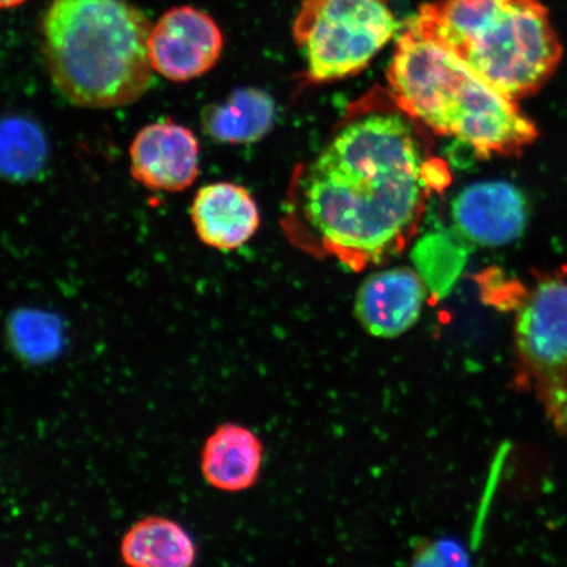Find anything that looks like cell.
<instances>
[{
  "instance_id": "obj_14",
  "label": "cell",
  "mask_w": 567,
  "mask_h": 567,
  "mask_svg": "<svg viewBox=\"0 0 567 567\" xmlns=\"http://www.w3.org/2000/svg\"><path fill=\"white\" fill-rule=\"evenodd\" d=\"M120 555L133 567H188L196 561L193 537L165 516H145L126 530Z\"/></svg>"
},
{
  "instance_id": "obj_8",
  "label": "cell",
  "mask_w": 567,
  "mask_h": 567,
  "mask_svg": "<svg viewBox=\"0 0 567 567\" xmlns=\"http://www.w3.org/2000/svg\"><path fill=\"white\" fill-rule=\"evenodd\" d=\"M130 157L133 179L155 193H183L200 174L196 134L173 120L142 127L132 141Z\"/></svg>"
},
{
  "instance_id": "obj_15",
  "label": "cell",
  "mask_w": 567,
  "mask_h": 567,
  "mask_svg": "<svg viewBox=\"0 0 567 567\" xmlns=\"http://www.w3.org/2000/svg\"><path fill=\"white\" fill-rule=\"evenodd\" d=\"M47 158L45 138L40 127L24 118L11 117L3 123L2 168L12 181L30 179Z\"/></svg>"
},
{
  "instance_id": "obj_7",
  "label": "cell",
  "mask_w": 567,
  "mask_h": 567,
  "mask_svg": "<svg viewBox=\"0 0 567 567\" xmlns=\"http://www.w3.org/2000/svg\"><path fill=\"white\" fill-rule=\"evenodd\" d=\"M224 45V33L215 19L193 6L166 11L148 34L154 73L175 83L209 73L221 59Z\"/></svg>"
},
{
  "instance_id": "obj_9",
  "label": "cell",
  "mask_w": 567,
  "mask_h": 567,
  "mask_svg": "<svg viewBox=\"0 0 567 567\" xmlns=\"http://www.w3.org/2000/svg\"><path fill=\"white\" fill-rule=\"evenodd\" d=\"M456 228L472 243L498 247L526 230L528 205L519 188L507 182H482L461 190L452 203Z\"/></svg>"
},
{
  "instance_id": "obj_6",
  "label": "cell",
  "mask_w": 567,
  "mask_h": 567,
  "mask_svg": "<svg viewBox=\"0 0 567 567\" xmlns=\"http://www.w3.org/2000/svg\"><path fill=\"white\" fill-rule=\"evenodd\" d=\"M517 353L559 429L567 425V275H548L517 308Z\"/></svg>"
},
{
  "instance_id": "obj_11",
  "label": "cell",
  "mask_w": 567,
  "mask_h": 567,
  "mask_svg": "<svg viewBox=\"0 0 567 567\" xmlns=\"http://www.w3.org/2000/svg\"><path fill=\"white\" fill-rule=\"evenodd\" d=\"M196 236L204 245L219 251L245 246L260 225L257 202L236 183L207 184L197 190L190 205Z\"/></svg>"
},
{
  "instance_id": "obj_12",
  "label": "cell",
  "mask_w": 567,
  "mask_h": 567,
  "mask_svg": "<svg viewBox=\"0 0 567 567\" xmlns=\"http://www.w3.org/2000/svg\"><path fill=\"white\" fill-rule=\"evenodd\" d=\"M264 456V443L255 432L237 423L219 424L203 446V477L217 491H248L257 484Z\"/></svg>"
},
{
  "instance_id": "obj_13",
  "label": "cell",
  "mask_w": 567,
  "mask_h": 567,
  "mask_svg": "<svg viewBox=\"0 0 567 567\" xmlns=\"http://www.w3.org/2000/svg\"><path fill=\"white\" fill-rule=\"evenodd\" d=\"M275 116L274 99L265 91L239 89L226 101L208 105L202 113V124L219 144L247 145L271 131Z\"/></svg>"
},
{
  "instance_id": "obj_10",
  "label": "cell",
  "mask_w": 567,
  "mask_h": 567,
  "mask_svg": "<svg viewBox=\"0 0 567 567\" xmlns=\"http://www.w3.org/2000/svg\"><path fill=\"white\" fill-rule=\"evenodd\" d=\"M425 297V284L413 269H385L368 276L361 284L354 301V316L368 334L399 338L420 321Z\"/></svg>"
},
{
  "instance_id": "obj_3",
  "label": "cell",
  "mask_w": 567,
  "mask_h": 567,
  "mask_svg": "<svg viewBox=\"0 0 567 567\" xmlns=\"http://www.w3.org/2000/svg\"><path fill=\"white\" fill-rule=\"evenodd\" d=\"M152 24L127 0H51L42 18V53L53 86L87 110L140 101L152 86Z\"/></svg>"
},
{
  "instance_id": "obj_4",
  "label": "cell",
  "mask_w": 567,
  "mask_h": 567,
  "mask_svg": "<svg viewBox=\"0 0 567 567\" xmlns=\"http://www.w3.org/2000/svg\"><path fill=\"white\" fill-rule=\"evenodd\" d=\"M414 19L516 102L536 95L563 61L561 40L540 0H436Z\"/></svg>"
},
{
  "instance_id": "obj_17",
  "label": "cell",
  "mask_w": 567,
  "mask_h": 567,
  "mask_svg": "<svg viewBox=\"0 0 567 567\" xmlns=\"http://www.w3.org/2000/svg\"><path fill=\"white\" fill-rule=\"evenodd\" d=\"M25 2H27V0H0V6H2L3 10L17 9V7H19Z\"/></svg>"
},
{
  "instance_id": "obj_1",
  "label": "cell",
  "mask_w": 567,
  "mask_h": 567,
  "mask_svg": "<svg viewBox=\"0 0 567 567\" xmlns=\"http://www.w3.org/2000/svg\"><path fill=\"white\" fill-rule=\"evenodd\" d=\"M449 183L405 117L371 113L297 172L287 228L305 251L363 271L405 250L431 196Z\"/></svg>"
},
{
  "instance_id": "obj_2",
  "label": "cell",
  "mask_w": 567,
  "mask_h": 567,
  "mask_svg": "<svg viewBox=\"0 0 567 567\" xmlns=\"http://www.w3.org/2000/svg\"><path fill=\"white\" fill-rule=\"evenodd\" d=\"M386 80L401 112L480 157H519L538 138L514 99L488 86L415 19L396 39Z\"/></svg>"
},
{
  "instance_id": "obj_16",
  "label": "cell",
  "mask_w": 567,
  "mask_h": 567,
  "mask_svg": "<svg viewBox=\"0 0 567 567\" xmlns=\"http://www.w3.org/2000/svg\"><path fill=\"white\" fill-rule=\"evenodd\" d=\"M470 564L467 555L453 542L421 540L415 545L414 565L416 566H461Z\"/></svg>"
},
{
  "instance_id": "obj_5",
  "label": "cell",
  "mask_w": 567,
  "mask_h": 567,
  "mask_svg": "<svg viewBox=\"0 0 567 567\" xmlns=\"http://www.w3.org/2000/svg\"><path fill=\"white\" fill-rule=\"evenodd\" d=\"M399 28L390 0H302L293 35L308 76L322 83L359 74Z\"/></svg>"
}]
</instances>
